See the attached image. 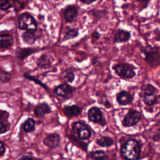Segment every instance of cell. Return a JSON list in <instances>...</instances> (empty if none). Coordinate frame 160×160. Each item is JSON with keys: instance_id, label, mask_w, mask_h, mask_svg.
Listing matches in <instances>:
<instances>
[{"instance_id": "15", "label": "cell", "mask_w": 160, "mask_h": 160, "mask_svg": "<svg viewBox=\"0 0 160 160\" xmlns=\"http://www.w3.org/2000/svg\"><path fill=\"white\" fill-rule=\"evenodd\" d=\"M131 38V32L124 29H119L114 36V43L125 42L129 41Z\"/></svg>"}, {"instance_id": "13", "label": "cell", "mask_w": 160, "mask_h": 160, "mask_svg": "<svg viewBox=\"0 0 160 160\" xmlns=\"http://www.w3.org/2000/svg\"><path fill=\"white\" fill-rule=\"evenodd\" d=\"M34 114L38 118H43L45 115L51 112V107L46 102L38 104L34 108Z\"/></svg>"}, {"instance_id": "14", "label": "cell", "mask_w": 160, "mask_h": 160, "mask_svg": "<svg viewBox=\"0 0 160 160\" xmlns=\"http://www.w3.org/2000/svg\"><path fill=\"white\" fill-rule=\"evenodd\" d=\"M116 100L120 105H128L133 101L132 96L126 91H121L116 94Z\"/></svg>"}, {"instance_id": "17", "label": "cell", "mask_w": 160, "mask_h": 160, "mask_svg": "<svg viewBox=\"0 0 160 160\" xmlns=\"http://www.w3.org/2000/svg\"><path fill=\"white\" fill-rule=\"evenodd\" d=\"M14 42V39L12 35L9 34H1L0 36V48L6 49L12 46Z\"/></svg>"}, {"instance_id": "8", "label": "cell", "mask_w": 160, "mask_h": 160, "mask_svg": "<svg viewBox=\"0 0 160 160\" xmlns=\"http://www.w3.org/2000/svg\"><path fill=\"white\" fill-rule=\"evenodd\" d=\"M73 91V88L66 83L59 84L54 88L55 94L64 98H71L72 96Z\"/></svg>"}, {"instance_id": "33", "label": "cell", "mask_w": 160, "mask_h": 160, "mask_svg": "<svg viewBox=\"0 0 160 160\" xmlns=\"http://www.w3.org/2000/svg\"><path fill=\"white\" fill-rule=\"evenodd\" d=\"M11 1H17L18 0H11Z\"/></svg>"}, {"instance_id": "26", "label": "cell", "mask_w": 160, "mask_h": 160, "mask_svg": "<svg viewBox=\"0 0 160 160\" xmlns=\"http://www.w3.org/2000/svg\"><path fill=\"white\" fill-rule=\"evenodd\" d=\"M0 79H1V83H4L8 81H9L11 79V75L4 71L1 72V76H0Z\"/></svg>"}, {"instance_id": "2", "label": "cell", "mask_w": 160, "mask_h": 160, "mask_svg": "<svg viewBox=\"0 0 160 160\" xmlns=\"http://www.w3.org/2000/svg\"><path fill=\"white\" fill-rule=\"evenodd\" d=\"M18 28L21 30L34 32L38 29V24L35 18L31 14L24 12L19 18Z\"/></svg>"}, {"instance_id": "9", "label": "cell", "mask_w": 160, "mask_h": 160, "mask_svg": "<svg viewBox=\"0 0 160 160\" xmlns=\"http://www.w3.org/2000/svg\"><path fill=\"white\" fill-rule=\"evenodd\" d=\"M78 16V9L74 5H69L64 10V18L68 22L76 21Z\"/></svg>"}, {"instance_id": "23", "label": "cell", "mask_w": 160, "mask_h": 160, "mask_svg": "<svg viewBox=\"0 0 160 160\" xmlns=\"http://www.w3.org/2000/svg\"><path fill=\"white\" fill-rule=\"evenodd\" d=\"M91 156L94 160H107L108 156L104 151L97 150L91 152Z\"/></svg>"}, {"instance_id": "19", "label": "cell", "mask_w": 160, "mask_h": 160, "mask_svg": "<svg viewBox=\"0 0 160 160\" xmlns=\"http://www.w3.org/2000/svg\"><path fill=\"white\" fill-rule=\"evenodd\" d=\"M36 51H37L33 48H22L17 52L16 56L20 60H23Z\"/></svg>"}, {"instance_id": "27", "label": "cell", "mask_w": 160, "mask_h": 160, "mask_svg": "<svg viewBox=\"0 0 160 160\" xmlns=\"http://www.w3.org/2000/svg\"><path fill=\"white\" fill-rule=\"evenodd\" d=\"M64 78L68 82H72L74 80V74L72 71H68L65 74Z\"/></svg>"}, {"instance_id": "6", "label": "cell", "mask_w": 160, "mask_h": 160, "mask_svg": "<svg viewBox=\"0 0 160 160\" xmlns=\"http://www.w3.org/2000/svg\"><path fill=\"white\" fill-rule=\"evenodd\" d=\"M72 129L74 133L77 134L79 138L82 140L88 139L91 136V132L88 126L79 121H76L72 123Z\"/></svg>"}, {"instance_id": "31", "label": "cell", "mask_w": 160, "mask_h": 160, "mask_svg": "<svg viewBox=\"0 0 160 160\" xmlns=\"http://www.w3.org/2000/svg\"><path fill=\"white\" fill-rule=\"evenodd\" d=\"M91 35H92V37L93 38L96 39H99V38H100V34L98 33L97 31L93 32Z\"/></svg>"}, {"instance_id": "29", "label": "cell", "mask_w": 160, "mask_h": 160, "mask_svg": "<svg viewBox=\"0 0 160 160\" xmlns=\"http://www.w3.org/2000/svg\"><path fill=\"white\" fill-rule=\"evenodd\" d=\"M97 0H80V1L82 3V4H91L92 3H93L94 2L96 1Z\"/></svg>"}, {"instance_id": "10", "label": "cell", "mask_w": 160, "mask_h": 160, "mask_svg": "<svg viewBox=\"0 0 160 160\" xmlns=\"http://www.w3.org/2000/svg\"><path fill=\"white\" fill-rule=\"evenodd\" d=\"M61 138L58 133H51L43 139V144L49 148H56L60 144Z\"/></svg>"}, {"instance_id": "20", "label": "cell", "mask_w": 160, "mask_h": 160, "mask_svg": "<svg viewBox=\"0 0 160 160\" xmlns=\"http://www.w3.org/2000/svg\"><path fill=\"white\" fill-rule=\"evenodd\" d=\"M22 39L23 42L29 45H32L36 42V37L34 32L25 31L22 34Z\"/></svg>"}, {"instance_id": "21", "label": "cell", "mask_w": 160, "mask_h": 160, "mask_svg": "<svg viewBox=\"0 0 160 160\" xmlns=\"http://www.w3.org/2000/svg\"><path fill=\"white\" fill-rule=\"evenodd\" d=\"M96 143L101 147H110L113 145L114 140L109 136H102L96 140Z\"/></svg>"}, {"instance_id": "30", "label": "cell", "mask_w": 160, "mask_h": 160, "mask_svg": "<svg viewBox=\"0 0 160 160\" xmlns=\"http://www.w3.org/2000/svg\"><path fill=\"white\" fill-rule=\"evenodd\" d=\"M18 160H33L32 158L30 156H28V155H24L21 156Z\"/></svg>"}, {"instance_id": "1", "label": "cell", "mask_w": 160, "mask_h": 160, "mask_svg": "<svg viewBox=\"0 0 160 160\" xmlns=\"http://www.w3.org/2000/svg\"><path fill=\"white\" fill-rule=\"evenodd\" d=\"M141 148L140 143L135 139L126 141L121 148V155L126 160H138L140 157Z\"/></svg>"}, {"instance_id": "11", "label": "cell", "mask_w": 160, "mask_h": 160, "mask_svg": "<svg viewBox=\"0 0 160 160\" xmlns=\"http://www.w3.org/2000/svg\"><path fill=\"white\" fill-rule=\"evenodd\" d=\"M88 116L89 120L94 123L100 122L103 119L102 111L97 107H92L90 108L88 112Z\"/></svg>"}, {"instance_id": "3", "label": "cell", "mask_w": 160, "mask_h": 160, "mask_svg": "<svg viewBox=\"0 0 160 160\" xmlns=\"http://www.w3.org/2000/svg\"><path fill=\"white\" fill-rule=\"evenodd\" d=\"M156 89L151 84H147L142 86L140 95L145 104L152 106L156 102L157 95Z\"/></svg>"}, {"instance_id": "5", "label": "cell", "mask_w": 160, "mask_h": 160, "mask_svg": "<svg viewBox=\"0 0 160 160\" xmlns=\"http://www.w3.org/2000/svg\"><path fill=\"white\" fill-rule=\"evenodd\" d=\"M115 72L122 79H131L136 76L134 67L126 63L118 64L112 67Z\"/></svg>"}, {"instance_id": "18", "label": "cell", "mask_w": 160, "mask_h": 160, "mask_svg": "<svg viewBox=\"0 0 160 160\" xmlns=\"http://www.w3.org/2000/svg\"><path fill=\"white\" fill-rule=\"evenodd\" d=\"M37 65L39 68L41 69H46L51 66V62L47 54H42L40 57L37 59Z\"/></svg>"}, {"instance_id": "32", "label": "cell", "mask_w": 160, "mask_h": 160, "mask_svg": "<svg viewBox=\"0 0 160 160\" xmlns=\"http://www.w3.org/2000/svg\"><path fill=\"white\" fill-rule=\"evenodd\" d=\"M138 1H140V2H148L151 0H138Z\"/></svg>"}, {"instance_id": "4", "label": "cell", "mask_w": 160, "mask_h": 160, "mask_svg": "<svg viewBox=\"0 0 160 160\" xmlns=\"http://www.w3.org/2000/svg\"><path fill=\"white\" fill-rule=\"evenodd\" d=\"M144 54V59L151 67H156L160 64V55L157 49L148 46L142 51Z\"/></svg>"}, {"instance_id": "28", "label": "cell", "mask_w": 160, "mask_h": 160, "mask_svg": "<svg viewBox=\"0 0 160 160\" xmlns=\"http://www.w3.org/2000/svg\"><path fill=\"white\" fill-rule=\"evenodd\" d=\"M6 151V148L4 146V142L2 141H1V149H0V157H2L4 154H5Z\"/></svg>"}, {"instance_id": "16", "label": "cell", "mask_w": 160, "mask_h": 160, "mask_svg": "<svg viewBox=\"0 0 160 160\" xmlns=\"http://www.w3.org/2000/svg\"><path fill=\"white\" fill-rule=\"evenodd\" d=\"M63 111L66 116L69 118L79 116L82 111V109L77 105L66 106L63 108Z\"/></svg>"}, {"instance_id": "12", "label": "cell", "mask_w": 160, "mask_h": 160, "mask_svg": "<svg viewBox=\"0 0 160 160\" xmlns=\"http://www.w3.org/2000/svg\"><path fill=\"white\" fill-rule=\"evenodd\" d=\"M9 114L7 111L1 110L0 112V132L4 134L8 131L10 128V123L8 122Z\"/></svg>"}, {"instance_id": "7", "label": "cell", "mask_w": 160, "mask_h": 160, "mask_svg": "<svg viewBox=\"0 0 160 160\" xmlns=\"http://www.w3.org/2000/svg\"><path fill=\"white\" fill-rule=\"evenodd\" d=\"M141 113L134 109L129 111L127 114L124 116L122 124L124 127H131L136 125L141 119Z\"/></svg>"}, {"instance_id": "22", "label": "cell", "mask_w": 160, "mask_h": 160, "mask_svg": "<svg viewBox=\"0 0 160 160\" xmlns=\"http://www.w3.org/2000/svg\"><path fill=\"white\" fill-rule=\"evenodd\" d=\"M36 121L32 118H28L22 124V128L26 132H32L35 129Z\"/></svg>"}, {"instance_id": "24", "label": "cell", "mask_w": 160, "mask_h": 160, "mask_svg": "<svg viewBox=\"0 0 160 160\" xmlns=\"http://www.w3.org/2000/svg\"><path fill=\"white\" fill-rule=\"evenodd\" d=\"M79 34V31L76 28H69L68 29L64 35L63 41H67L76 38Z\"/></svg>"}, {"instance_id": "25", "label": "cell", "mask_w": 160, "mask_h": 160, "mask_svg": "<svg viewBox=\"0 0 160 160\" xmlns=\"http://www.w3.org/2000/svg\"><path fill=\"white\" fill-rule=\"evenodd\" d=\"M12 4L8 0H1L0 8L1 11H6L12 8Z\"/></svg>"}]
</instances>
